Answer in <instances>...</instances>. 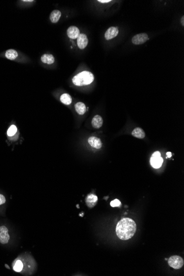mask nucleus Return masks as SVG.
Returning <instances> with one entry per match:
<instances>
[{"instance_id":"1","label":"nucleus","mask_w":184,"mask_h":276,"mask_svg":"<svg viewBox=\"0 0 184 276\" xmlns=\"http://www.w3.org/2000/svg\"><path fill=\"white\" fill-rule=\"evenodd\" d=\"M136 227V224L133 220L129 218H122L117 224L116 233L120 239L127 240L135 235Z\"/></svg>"},{"instance_id":"2","label":"nucleus","mask_w":184,"mask_h":276,"mask_svg":"<svg viewBox=\"0 0 184 276\" xmlns=\"http://www.w3.org/2000/svg\"><path fill=\"white\" fill-rule=\"evenodd\" d=\"M94 76L90 71H83L73 77L72 82L77 86L89 85L94 81Z\"/></svg>"},{"instance_id":"3","label":"nucleus","mask_w":184,"mask_h":276,"mask_svg":"<svg viewBox=\"0 0 184 276\" xmlns=\"http://www.w3.org/2000/svg\"><path fill=\"white\" fill-rule=\"evenodd\" d=\"M184 263L183 259L179 256H173L168 260V264L169 266L176 270L182 268Z\"/></svg>"},{"instance_id":"4","label":"nucleus","mask_w":184,"mask_h":276,"mask_svg":"<svg viewBox=\"0 0 184 276\" xmlns=\"http://www.w3.org/2000/svg\"><path fill=\"white\" fill-rule=\"evenodd\" d=\"M149 40L148 35L146 33H140L135 35L132 39V42L135 45H141Z\"/></svg>"},{"instance_id":"5","label":"nucleus","mask_w":184,"mask_h":276,"mask_svg":"<svg viewBox=\"0 0 184 276\" xmlns=\"http://www.w3.org/2000/svg\"><path fill=\"white\" fill-rule=\"evenodd\" d=\"M9 240L10 235L7 228L5 226L0 227V243L2 244H7Z\"/></svg>"},{"instance_id":"6","label":"nucleus","mask_w":184,"mask_h":276,"mask_svg":"<svg viewBox=\"0 0 184 276\" xmlns=\"http://www.w3.org/2000/svg\"><path fill=\"white\" fill-rule=\"evenodd\" d=\"M119 29L117 27H111L108 29L105 33V38L106 40H111L115 38L119 34Z\"/></svg>"},{"instance_id":"7","label":"nucleus","mask_w":184,"mask_h":276,"mask_svg":"<svg viewBox=\"0 0 184 276\" xmlns=\"http://www.w3.org/2000/svg\"><path fill=\"white\" fill-rule=\"evenodd\" d=\"M88 44V39L84 34H80L77 38V45L80 49H84Z\"/></svg>"},{"instance_id":"8","label":"nucleus","mask_w":184,"mask_h":276,"mask_svg":"<svg viewBox=\"0 0 184 276\" xmlns=\"http://www.w3.org/2000/svg\"><path fill=\"white\" fill-rule=\"evenodd\" d=\"M68 37L71 39H75L79 37L80 34V31L76 26H71L68 28L67 30Z\"/></svg>"},{"instance_id":"9","label":"nucleus","mask_w":184,"mask_h":276,"mask_svg":"<svg viewBox=\"0 0 184 276\" xmlns=\"http://www.w3.org/2000/svg\"><path fill=\"white\" fill-rule=\"evenodd\" d=\"M98 202L97 196L94 194H90L86 199V202L87 206L90 208H93L96 205Z\"/></svg>"},{"instance_id":"10","label":"nucleus","mask_w":184,"mask_h":276,"mask_svg":"<svg viewBox=\"0 0 184 276\" xmlns=\"http://www.w3.org/2000/svg\"><path fill=\"white\" fill-rule=\"evenodd\" d=\"M88 143L92 147L99 149L102 146V143L100 139L96 137H90L88 139Z\"/></svg>"},{"instance_id":"11","label":"nucleus","mask_w":184,"mask_h":276,"mask_svg":"<svg viewBox=\"0 0 184 276\" xmlns=\"http://www.w3.org/2000/svg\"><path fill=\"white\" fill-rule=\"evenodd\" d=\"M103 118L100 115H95L92 119V126L95 129H99L103 125Z\"/></svg>"},{"instance_id":"12","label":"nucleus","mask_w":184,"mask_h":276,"mask_svg":"<svg viewBox=\"0 0 184 276\" xmlns=\"http://www.w3.org/2000/svg\"><path fill=\"white\" fill-rule=\"evenodd\" d=\"M151 164L155 169H158L162 166L163 163V159L161 157L158 158L151 157L150 160Z\"/></svg>"},{"instance_id":"13","label":"nucleus","mask_w":184,"mask_h":276,"mask_svg":"<svg viewBox=\"0 0 184 276\" xmlns=\"http://www.w3.org/2000/svg\"><path fill=\"white\" fill-rule=\"evenodd\" d=\"M61 16V12L59 10H54L52 11L50 15V19L53 23H56L59 21Z\"/></svg>"},{"instance_id":"14","label":"nucleus","mask_w":184,"mask_h":276,"mask_svg":"<svg viewBox=\"0 0 184 276\" xmlns=\"http://www.w3.org/2000/svg\"><path fill=\"white\" fill-rule=\"evenodd\" d=\"M41 60L44 64H51L54 63L55 58L52 54H44L41 57Z\"/></svg>"},{"instance_id":"15","label":"nucleus","mask_w":184,"mask_h":276,"mask_svg":"<svg viewBox=\"0 0 184 276\" xmlns=\"http://www.w3.org/2000/svg\"><path fill=\"white\" fill-rule=\"evenodd\" d=\"M132 135L133 136L140 139L144 138L146 136L144 130L140 127H136L134 129L132 132Z\"/></svg>"},{"instance_id":"16","label":"nucleus","mask_w":184,"mask_h":276,"mask_svg":"<svg viewBox=\"0 0 184 276\" xmlns=\"http://www.w3.org/2000/svg\"><path fill=\"white\" fill-rule=\"evenodd\" d=\"M75 107L77 113L79 115H83L86 111V105L82 102H78L77 103H76Z\"/></svg>"},{"instance_id":"17","label":"nucleus","mask_w":184,"mask_h":276,"mask_svg":"<svg viewBox=\"0 0 184 276\" xmlns=\"http://www.w3.org/2000/svg\"><path fill=\"white\" fill-rule=\"evenodd\" d=\"M23 268H24V266H23V263L22 262V261L18 260V259L14 261V262L13 263V268L14 271H16L17 272H21L23 270Z\"/></svg>"},{"instance_id":"18","label":"nucleus","mask_w":184,"mask_h":276,"mask_svg":"<svg viewBox=\"0 0 184 276\" xmlns=\"http://www.w3.org/2000/svg\"><path fill=\"white\" fill-rule=\"evenodd\" d=\"M5 56L8 59L14 60L18 56V52L14 49L7 50L5 53Z\"/></svg>"},{"instance_id":"19","label":"nucleus","mask_w":184,"mask_h":276,"mask_svg":"<svg viewBox=\"0 0 184 276\" xmlns=\"http://www.w3.org/2000/svg\"><path fill=\"white\" fill-rule=\"evenodd\" d=\"M60 100L64 104L70 105L72 103V98L69 94L64 93L60 97Z\"/></svg>"},{"instance_id":"20","label":"nucleus","mask_w":184,"mask_h":276,"mask_svg":"<svg viewBox=\"0 0 184 276\" xmlns=\"http://www.w3.org/2000/svg\"><path fill=\"white\" fill-rule=\"evenodd\" d=\"M17 131V128L15 125H11L10 127L8 129L7 131V134L8 136H13V135L16 134Z\"/></svg>"},{"instance_id":"21","label":"nucleus","mask_w":184,"mask_h":276,"mask_svg":"<svg viewBox=\"0 0 184 276\" xmlns=\"http://www.w3.org/2000/svg\"><path fill=\"white\" fill-rule=\"evenodd\" d=\"M121 205V202H120V201L119 200H117V199H115V200H114L113 201H111V202H110V206L111 207H119Z\"/></svg>"},{"instance_id":"22","label":"nucleus","mask_w":184,"mask_h":276,"mask_svg":"<svg viewBox=\"0 0 184 276\" xmlns=\"http://www.w3.org/2000/svg\"><path fill=\"white\" fill-rule=\"evenodd\" d=\"M5 202L6 198L5 197V196L2 195H1V194H0V205L5 204Z\"/></svg>"},{"instance_id":"23","label":"nucleus","mask_w":184,"mask_h":276,"mask_svg":"<svg viewBox=\"0 0 184 276\" xmlns=\"http://www.w3.org/2000/svg\"><path fill=\"white\" fill-rule=\"evenodd\" d=\"M160 156H161V154H160V153L159 152H154L153 154H152V157H153V158H158V157H160Z\"/></svg>"},{"instance_id":"24","label":"nucleus","mask_w":184,"mask_h":276,"mask_svg":"<svg viewBox=\"0 0 184 276\" xmlns=\"http://www.w3.org/2000/svg\"><path fill=\"white\" fill-rule=\"evenodd\" d=\"M111 0H98V2H99L102 3H108L111 2Z\"/></svg>"},{"instance_id":"25","label":"nucleus","mask_w":184,"mask_h":276,"mask_svg":"<svg viewBox=\"0 0 184 276\" xmlns=\"http://www.w3.org/2000/svg\"><path fill=\"white\" fill-rule=\"evenodd\" d=\"M181 24H182V26H184V16H182L181 19Z\"/></svg>"},{"instance_id":"26","label":"nucleus","mask_w":184,"mask_h":276,"mask_svg":"<svg viewBox=\"0 0 184 276\" xmlns=\"http://www.w3.org/2000/svg\"><path fill=\"white\" fill-rule=\"evenodd\" d=\"M171 155H172V154H171V152H167V158H171Z\"/></svg>"},{"instance_id":"27","label":"nucleus","mask_w":184,"mask_h":276,"mask_svg":"<svg viewBox=\"0 0 184 276\" xmlns=\"http://www.w3.org/2000/svg\"><path fill=\"white\" fill-rule=\"evenodd\" d=\"M23 2H33V0H23Z\"/></svg>"}]
</instances>
